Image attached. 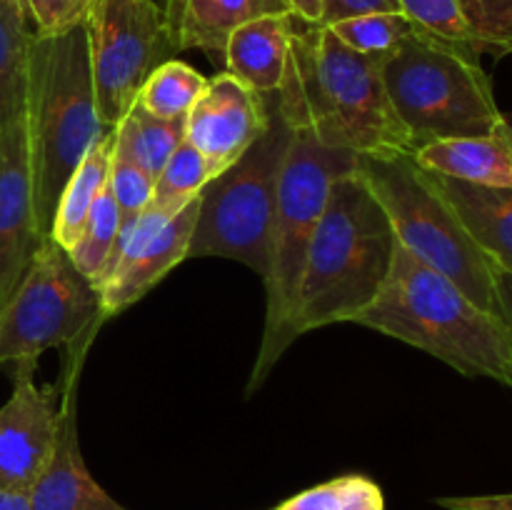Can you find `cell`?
<instances>
[{
	"label": "cell",
	"mask_w": 512,
	"mask_h": 510,
	"mask_svg": "<svg viewBox=\"0 0 512 510\" xmlns=\"http://www.w3.org/2000/svg\"><path fill=\"white\" fill-rule=\"evenodd\" d=\"M495 295H498V318L512 338V273L495 268Z\"/></svg>",
	"instance_id": "836d02e7"
},
{
	"label": "cell",
	"mask_w": 512,
	"mask_h": 510,
	"mask_svg": "<svg viewBox=\"0 0 512 510\" xmlns=\"http://www.w3.org/2000/svg\"><path fill=\"white\" fill-rule=\"evenodd\" d=\"M120 228H123V220H120L118 203H115L113 193L105 185V190L98 195L93 210H90L88 220H85L83 230H80L78 240L68 248V255L75 263V268L85 278L93 280L95 285H98V280L108 270L115 245H118Z\"/></svg>",
	"instance_id": "cb8c5ba5"
},
{
	"label": "cell",
	"mask_w": 512,
	"mask_h": 510,
	"mask_svg": "<svg viewBox=\"0 0 512 510\" xmlns=\"http://www.w3.org/2000/svg\"><path fill=\"white\" fill-rule=\"evenodd\" d=\"M355 323L425 350L465 378L512 388V338L503 320L400 245L383 290Z\"/></svg>",
	"instance_id": "3957f363"
},
{
	"label": "cell",
	"mask_w": 512,
	"mask_h": 510,
	"mask_svg": "<svg viewBox=\"0 0 512 510\" xmlns=\"http://www.w3.org/2000/svg\"><path fill=\"white\" fill-rule=\"evenodd\" d=\"M290 8V15L300 23L320 25V15H323V0H285Z\"/></svg>",
	"instance_id": "e575fe53"
},
{
	"label": "cell",
	"mask_w": 512,
	"mask_h": 510,
	"mask_svg": "<svg viewBox=\"0 0 512 510\" xmlns=\"http://www.w3.org/2000/svg\"><path fill=\"white\" fill-rule=\"evenodd\" d=\"M355 173L383 205L400 248L453 280L473 303L498 318L495 265L470 238L463 220L415 155H358Z\"/></svg>",
	"instance_id": "8992f818"
},
{
	"label": "cell",
	"mask_w": 512,
	"mask_h": 510,
	"mask_svg": "<svg viewBox=\"0 0 512 510\" xmlns=\"http://www.w3.org/2000/svg\"><path fill=\"white\" fill-rule=\"evenodd\" d=\"M393 225L358 173L330 185L318 220L285 340L308 330L355 323L383 290L395 260Z\"/></svg>",
	"instance_id": "7a4b0ae2"
},
{
	"label": "cell",
	"mask_w": 512,
	"mask_h": 510,
	"mask_svg": "<svg viewBox=\"0 0 512 510\" xmlns=\"http://www.w3.org/2000/svg\"><path fill=\"white\" fill-rule=\"evenodd\" d=\"M115 145V128L105 130L103 138L85 153L78 168L65 183L63 193H60L58 208H55L53 225H50V238L68 250L70 245L78 240L80 230H83L85 220H88L90 210H93L95 200L103 193L108 185L110 173V155H113Z\"/></svg>",
	"instance_id": "ffe728a7"
},
{
	"label": "cell",
	"mask_w": 512,
	"mask_h": 510,
	"mask_svg": "<svg viewBox=\"0 0 512 510\" xmlns=\"http://www.w3.org/2000/svg\"><path fill=\"white\" fill-rule=\"evenodd\" d=\"M40 235L35 223L28 128L20 113L0 130V308L23 280Z\"/></svg>",
	"instance_id": "5bb4252c"
},
{
	"label": "cell",
	"mask_w": 512,
	"mask_h": 510,
	"mask_svg": "<svg viewBox=\"0 0 512 510\" xmlns=\"http://www.w3.org/2000/svg\"><path fill=\"white\" fill-rule=\"evenodd\" d=\"M270 95L255 93L230 73L208 80L185 115V140L203 153L213 175L230 168L260 138L270 118Z\"/></svg>",
	"instance_id": "4fadbf2b"
},
{
	"label": "cell",
	"mask_w": 512,
	"mask_h": 510,
	"mask_svg": "<svg viewBox=\"0 0 512 510\" xmlns=\"http://www.w3.org/2000/svg\"><path fill=\"white\" fill-rule=\"evenodd\" d=\"M213 170H210L208 160L203 158L198 148L188 140L173 150L168 163L158 173L153 185V198H150V208L160 210V213L175 215L183 210L185 205L193 203L208 180H213Z\"/></svg>",
	"instance_id": "d4e9b609"
},
{
	"label": "cell",
	"mask_w": 512,
	"mask_h": 510,
	"mask_svg": "<svg viewBox=\"0 0 512 510\" xmlns=\"http://www.w3.org/2000/svg\"><path fill=\"white\" fill-rule=\"evenodd\" d=\"M33 28L20 0H0V130L25 108Z\"/></svg>",
	"instance_id": "44dd1931"
},
{
	"label": "cell",
	"mask_w": 512,
	"mask_h": 510,
	"mask_svg": "<svg viewBox=\"0 0 512 510\" xmlns=\"http://www.w3.org/2000/svg\"><path fill=\"white\" fill-rule=\"evenodd\" d=\"M368 13H403V10L400 0H323L320 25H333Z\"/></svg>",
	"instance_id": "1f68e13d"
},
{
	"label": "cell",
	"mask_w": 512,
	"mask_h": 510,
	"mask_svg": "<svg viewBox=\"0 0 512 510\" xmlns=\"http://www.w3.org/2000/svg\"><path fill=\"white\" fill-rule=\"evenodd\" d=\"M0 510H33V505H30V493L0 488Z\"/></svg>",
	"instance_id": "d590c367"
},
{
	"label": "cell",
	"mask_w": 512,
	"mask_h": 510,
	"mask_svg": "<svg viewBox=\"0 0 512 510\" xmlns=\"http://www.w3.org/2000/svg\"><path fill=\"white\" fill-rule=\"evenodd\" d=\"M100 313V293L68 250L50 235L40 240L23 280L0 308V363L38 360L55 345L88 335Z\"/></svg>",
	"instance_id": "9c48e42d"
},
{
	"label": "cell",
	"mask_w": 512,
	"mask_h": 510,
	"mask_svg": "<svg viewBox=\"0 0 512 510\" xmlns=\"http://www.w3.org/2000/svg\"><path fill=\"white\" fill-rule=\"evenodd\" d=\"M430 175L490 263L512 273V188H488L448 175Z\"/></svg>",
	"instance_id": "d6986e66"
},
{
	"label": "cell",
	"mask_w": 512,
	"mask_h": 510,
	"mask_svg": "<svg viewBox=\"0 0 512 510\" xmlns=\"http://www.w3.org/2000/svg\"><path fill=\"white\" fill-rule=\"evenodd\" d=\"M155 178L145 168H140L130 155H125L118 145H113V155H110V173H108V188L113 193L115 203H118L120 220L123 228L133 225L140 218L145 208L153 198ZM120 228V230H123Z\"/></svg>",
	"instance_id": "f1b7e54d"
},
{
	"label": "cell",
	"mask_w": 512,
	"mask_h": 510,
	"mask_svg": "<svg viewBox=\"0 0 512 510\" xmlns=\"http://www.w3.org/2000/svg\"><path fill=\"white\" fill-rule=\"evenodd\" d=\"M198 218V198L175 215L145 208L133 225L120 230L108 270L98 280L103 318L123 313L143 300L175 265L188 260L190 235Z\"/></svg>",
	"instance_id": "8fae6325"
},
{
	"label": "cell",
	"mask_w": 512,
	"mask_h": 510,
	"mask_svg": "<svg viewBox=\"0 0 512 510\" xmlns=\"http://www.w3.org/2000/svg\"><path fill=\"white\" fill-rule=\"evenodd\" d=\"M413 155L430 173L488 188H512V125L490 135L433 140L415 148Z\"/></svg>",
	"instance_id": "ac0fdd59"
},
{
	"label": "cell",
	"mask_w": 512,
	"mask_h": 510,
	"mask_svg": "<svg viewBox=\"0 0 512 510\" xmlns=\"http://www.w3.org/2000/svg\"><path fill=\"white\" fill-rule=\"evenodd\" d=\"M85 33L98 115L115 128L148 75L175 53L165 10L158 0H90Z\"/></svg>",
	"instance_id": "30bf717a"
},
{
	"label": "cell",
	"mask_w": 512,
	"mask_h": 510,
	"mask_svg": "<svg viewBox=\"0 0 512 510\" xmlns=\"http://www.w3.org/2000/svg\"><path fill=\"white\" fill-rule=\"evenodd\" d=\"M480 53H512V0H460Z\"/></svg>",
	"instance_id": "f546056e"
},
{
	"label": "cell",
	"mask_w": 512,
	"mask_h": 510,
	"mask_svg": "<svg viewBox=\"0 0 512 510\" xmlns=\"http://www.w3.org/2000/svg\"><path fill=\"white\" fill-rule=\"evenodd\" d=\"M185 140V118L165 120L145 113L133 103L125 118L115 125V145L148 170L153 178L163 170L173 150Z\"/></svg>",
	"instance_id": "7402d4cb"
},
{
	"label": "cell",
	"mask_w": 512,
	"mask_h": 510,
	"mask_svg": "<svg viewBox=\"0 0 512 510\" xmlns=\"http://www.w3.org/2000/svg\"><path fill=\"white\" fill-rule=\"evenodd\" d=\"M35 35H60L85 23L90 0H20Z\"/></svg>",
	"instance_id": "4dcf8cb0"
},
{
	"label": "cell",
	"mask_w": 512,
	"mask_h": 510,
	"mask_svg": "<svg viewBox=\"0 0 512 510\" xmlns=\"http://www.w3.org/2000/svg\"><path fill=\"white\" fill-rule=\"evenodd\" d=\"M35 360H20L13 393L0 405V488L30 493L43 475L60 430L58 388L33 380Z\"/></svg>",
	"instance_id": "7c38bea8"
},
{
	"label": "cell",
	"mask_w": 512,
	"mask_h": 510,
	"mask_svg": "<svg viewBox=\"0 0 512 510\" xmlns=\"http://www.w3.org/2000/svg\"><path fill=\"white\" fill-rule=\"evenodd\" d=\"M293 135L273 93L260 138L230 168L208 180L198 195L188 258L238 260L263 280L268 278L280 170Z\"/></svg>",
	"instance_id": "ba28073f"
},
{
	"label": "cell",
	"mask_w": 512,
	"mask_h": 510,
	"mask_svg": "<svg viewBox=\"0 0 512 510\" xmlns=\"http://www.w3.org/2000/svg\"><path fill=\"white\" fill-rule=\"evenodd\" d=\"M23 113L35 223L45 238L65 183L108 130L95 105L85 23L60 35L33 33Z\"/></svg>",
	"instance_id": "277c9868"
},
{
	"label": "cell",
	"mask_w": 512,
	"mask_h": 510,
	"mask_svg": "<svg viewBox=\"0 0 512 510\" xmlns=\"http://www.w3.org/2000/svg\"><path fill=\"white\" fill-rule=\"evenodd\" d=\"M273 510H385V498L365 475H340L293 495Z\"/></svg>",
	"instance_id": "484cf974"
},
{
	"label": "cell",
	"mask_w": 512,
	"mask_h": 510,
	"mask_svg": "<svg viewBox=\"0 0 512 510\" xmlns=\"http://www.w3.org/2000/svg\"><path fill=\"white\" fill-rule=\"evenodd\" d=\"M435 505L445 510H512V493L503 495H448Z\"/></svg>",
	"instance_id": "d6a6232c"
},
{
	"label": "cell",
	"mask_w": 512,
	"mask_h": 510,
	"mask_svg": "<svg viewBox=\"0 0 512 510\" xmlns=\"http://www.w3.org/2000/svg\"><path fill=\"white\" fill-rule=\"evenodd\" d=\"M170 40L178 50H203L223 58L230 33L260 15L290 13L285 0H165Z\"/></svg>",
	"instance_id": "e0dca14e"
},
{
	"label": "cell",
	"mask_w": 512,
	"mask_h": 510,
	"mask_svg": "<svg viewBox=\"0 0 512 510\" xmlns=\"http://www.w3.org/2000/svg\"><path fill=\"white\" fill-rule=\"evenodd\" d=\"M83 355L75 370L65 373L63 405H60V430L53 455L45 465L38 483L30 488L33 510H128L113 495L105 493L103 485L90 475L80 453L78 438V375Z\"/></svg>",
	"instance_id": "9a60e30c"
},
{
	"label": "cell",
	"mask_w": 512,
	"mask_h": 510,
	"mask_svg": "<svg viewBox=\"0 0 512 510\" xmlns=\"http://www.w3.org/2000/svg\"><path fill=\"white\" fill-rule=\"evenodd\" d=\"M348 48L355 53L383 63L405 38L415 30V25L405 18V13H368L358 18L340 20L328 25Z\"/></svg>",
	"instance_id": "4316f807"
},
{
	"label": "cell",
	"mask_w": 512,
	"mask_h": 510,
	"mask_svg": "<svg viewBox=\"0 0 512 510\" xmlns=\"http://www.w3.org/2000/svg\"><path fill=\"white\" fill-rule=\"evenodd\" d=\"M400 10L420 33L480 55L473 25L460 0H400Z\"/></svg>",
	"instance_id": "83f0119b"
},
{
	"label": "cell",
	"mask_w": 512,
	"mask_h": 510,
	"mask_svg": "<svg viewBox=\"0 0 512 510\" xmlns=\"http://www.w3.org/2000/svg\"><path fill=\"white\" fill-rule=\"evenodd\" d=\"M355 165H358L355 153L325 148L310 133L295 130L283 170H280L273 240H270V270L268 278L263 280L265 293H268V310H265L263 343H260L258 360L250 375L248 393H253L268 378L275 363L290 348L285 330L295 308L310 238L323 215L330 185L343 175L355 173Z\"/></svg>",
	"instance_id": "52a82bcc"
},
{
	"label": "cell",
	"mask_w": 512,
	"mask_h": 510,
	"mask_svg": "<svg viewBox=\"0 0 512 510\" xmlns=\"http://www.w3.org/2000/svg\"><path fill=\"white\" fill-rule=\"evenodd\" d=\"M205 88H208L205 75H200L183 60L170 58L148 75L135 98V105L155 118L178 120L188 115Z\"/></svg>",
	"instance_id": "603a6c76"
},
{
	"label": "cell",
	"mask_w": 512,
	"mask_h": 510,
	"mask_svg": "<svg viewBox=\"0 0 512 510\" xmlns=\"http://www.w3.org/2000/svg\"><path fill=\"white\" fill-rule=\"evenodd\" d=\"M275 100L290 128L305 130L325 148L368 158L415 153L390 103L383 63L355 53L328 25L295 20L288 70Z\"/></svg>",
	"instance_id": "6da1fadb"
},
{
	"label": "cell",
	"mask_w": 512,
	"mask_h": 510,
	"mask_svg": "<svg viewBox=\"0 0 512 510\" xmlns=\"http://www.w3.org/2000/svg\"><path fill=\"white\" fill-rule=\"evenodd\" d=\"M383 80L415 148L433 140L490 135L510 125L480 55L420 30L383 60Z\"/></svg>",
	"instance_id": "5b68a950"
},
{
	"label": "cell",
	"mask_w": 512,
	"mask_h": 510,
	"mask_svg": "<svg viewBox=\"0 0 512 510\" xmlns=\"http://www.w3.org/2000/svg\"><path fill=\"white\" fill-rule=\"evenodd\" d=\"M293 23L290 13H273L235 28L223 50L225 73L260 95L278 93L288 70Z\"/></svg>",
	"instance_id": "2e32d148"
}]
</instances>
